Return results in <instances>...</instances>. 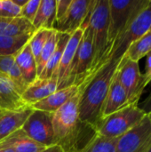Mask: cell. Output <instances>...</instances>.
Returning a JSON list of instances; mask_svg holds the SVG:
<instances>
[{
	"label": "cell",
	"mask_w": 151,
	"mask_h": 152,
	"mask_svg": "<svg viewBox=\"0 0 151 152\" xmlns=\"http://www.w3.org/2000/svg\"><path fill=\"white\" fill-rule=\"evenodd\" d=\"M120 61L121 60H109L92 79H87L88 84L86 81L81 83L82 91L78 103V118L81 122L97 129L112 78Z\"/></svg>",
	"instance_id": "obj_1"
},
{
	"label": "cell",
	"mask_w": 151,
	"mask_h": 152,
	"mask_svg": "<svg viewBox=\"0 0 151 152\" xmlns=\"http://www.w3.org/2000/svg\"><path fill=\"white\" fill-rule=\"evenodd\" d=\"M89 24L93 35V63L85 78L92 79L93 75L103 66L104 58L109 51V0H96L92 10Z\"/></svg>",
	"instance_id": "obj_2"
},
{
	"label": "cell",
	"mask_w": 151,
	"mask_h": 152,
	"mask_svg": "<svg viewBox=\"0 0 151 152\" xmlns=\"http://www.w3.org/2000/svg\"><path fill=\"white\" fill-rule=\"evenodd\" d=\"M151 0H109V51L104 58L103 65L108 61V56L112 46L126 31L134 19L144 11Z\"/></svg>",
	"instance_id": "obj_3"
},
{
	"label": "cell",
	"mask_w": 151,
	"mask_h": 152,
	"mask_svg": "<svg viewBox=\"0 0 151 152\" xmlns=\"http://www.w3.org/2000/svg\"><path fill=\"white\" fill-rule=\"evenodd\" d=\"M147 114L139 104L128 105L104 118L97 126V134L107 138H119L138 125Z\"/></svg>",
	"instance_id": "obj_4"
},
{
	"label": "cell",
	"mask_w": 151,
	"mask_h": 152,
	"mask_svg": "<svg viewBox=\"0 0 151 152\" xmlns=\"http://www.w3.org/2000/svg\"><path fill=\"white\" fill-rule=\"evenodd\" d=\"M117 77L125 89L130 104H139V100L148 86L137 61L127 59L125 55L117 69Z\"/></svg>",
	"instance_id": "obj_5"
},
{
	"label": "cell",
	"mask_w": 151,
	"mask_h": 152,
	"mask_svg": "<svg viewBox=\"0 0 151 152\" xmlns=\"http://www.w3.org/2000/svg\"><path fill=\"white\" fill-rule=\"evenodd\" d=\"M82 87L80 86L77 94L53 113L52 122L54 134V144H60L67 139L80 121L78 118V103Z\"/></svg>",
	"instance_id": "obj_6"
},
{
	"label": "cell",
	"mask_w": 151,
	"mask_h": 152,
	"mask_svg": "<svg viewBox=\"0 0 151 152\" xmlns=\"http://www.w3.org/2000/svg\"><path fill=\"white\" fill-rule=\"evenodd\" d=\"M151 28V3L132 22L126 31L122 35L118 41L112 46L108 56L109 60L118 61L123 58L131 44L138 40L150 30ZM107 61V62H108Z\"/></svg>",
	"instance_id": "obj_7"
},
{
	"label": "cell",
	"mask_w": 151,
	"mask_h": 152,
	"mask_svg": "<svg viewBox=\"0 0 151 152\" xmlns=\"http://www.w3.org/2000/svg\"><path fill=\"white\" fill-rule=\"evenodd\" d=\"M93 63V35L90 24L84 29L69 77L68 86L81 84L87 77Z\"/></svg>",
	"instance_id": "obj_8"
},
{
	"label": "cell",
	"mask_w": 151,
	"mask_h": 152,
	"mask_svg": "<svg viewBox=\"0 0 151 152\" xmlns=\"http://www.w3.org/2000/svg\"><path fill=\"white\" fill-rule=\"evenodd\" d=\"M53 113L33 110L22 126L23 132L33 141L45 147L54 144Z\"/></svg>",
	"instance_id": "obj_9"
},
{
	"label": "cell",
	"mask_w": 151,
	"mask_h": 152,
	"mask_svg": "<svg viewBox=\"0 0 151 152\" xmlns=\"http://www.w3.org/2000/svg\"><path fill=\"white\" fill-rule=\"evenodd\" d=\"M151 149V123L148 115L120 136L116 152H149Z\"/></svg>",
	"instance_id": "obj_10"
},
{
	"label": "cell",
	"mask_w": 151,
	"mask_h": 152,
	"mask_svg": "<svg viewBox=\"0 0 151 152\" xmlns=\"http://www.w3.org/2000/svg\"><path fill=\"white\" fill-rule=\"evenodd\" d=\"M94 0H72L64 18L54 26V30L69 35L79 29L89 13Z\"/></svg>",
	"instance_id": "obj_11"
},
{
	"label": "cell",
	"mask_w": 151,
	"mask_h": 152,
	"mask_svg": "<svg viewBox=\"0 0 151 152\" xmlns=\"http://www.w3.org/2000/svg\"><path fill=\"white\" fill-rule=\"evenodd\" d=\"M83 32H84V29L80 28L74 34L70 36L67 43V45L65 47V50L63 52V54H62V57L59 65L57 90L62 89L68 86V82H69V74L71 71L72 63H73L78 45L80 43Z\"/></svg>",
	"instance_id": "obj_12"
},
{
	"label": "cell",
	"mask_w": 151,
	"mask_h": 152,
	"mask_svg": "<svg viewBox=\"0 0 151 152\" xmlns=\"http://www.w3.org/2000/svg\"><path fill=\"white\" fill-rule=\"evenodd\" d=\"M131 105L127 94L121 86L117 77V70L114 74V77L112 78L103 108L101 111V121H102L104 118L110 116L111 114L120 110L121 109ZM100 121V123H101ZM99 126V125H98Z\"/></svg>",
	"instance_id": "obj_13"
},
{
	"label": "cell",
	"mask_w": 151,
	"mask_h": 152,
	"mask_svg": "<svg viewBox=\"0 0 151 152\" xmlns=\"http://www.w3.org/2000/svg\"><path fill=\"white\" fill-rule=\"evenodd\" d=\"M80 86L81 84H74L66 86L62 89L56 90L48 97L33 104L31 108L36 110H42L49 113H53L64 103H66L69 99H71L74 95L77 94V92L80 89Z\"/></svg>",
	"instance_id": "obj_14"
},
{
	"label": "cell",
	"mask_w": 151,
	"mask_h": 152,
	"mask_svg": "<svg viewBox=\"0 0 151 152\" xmlns=\"http://www.w3.org/2000/svg\"><path fill=\"white\" fill-rule=\"evenodd\" d=\"M57 90V80L53 78H39L29 84L21 94L22 101L28 106L42 101Z\"/></svg>",
	"instance_id": "obj_15"
},
{
	"label": "cell",
	"mask_w": 151,
	"mask_h": 152,
	"mask_svg": "<svg viewBox=\"0 0 151 152\" xmlns=\"http://www.w3.org/2000/svg\"><path fill=\"white\" fill-rule=\"evenodd\" d=\"M33 109L29 106L21 110L4 111L0 116V141L21 129Z\"/></svg>",
	"instance_id": "obj_16"
},
{
	"label": "cell",
	"mask_w": 151,
	"mask_h": 152,
	"mask_svg": "<svg viewBox=\"0 0 151 152\" xmlns=\"http://www.w3.org/2000/svg\"><path fill=\"white\" fill-rule=\"evenodd\" d=\"M9 148L14 152H41L46 147L30 139L22 129L0 141V150Z\"/></svg>",
	"instance_id": "obj_17"
},
{
	"label": "cell",
	"mask_w": 151,
	"mask_h": 152,
	"mask_svg": "<svg viewBox=\"0 0 151 152\" xmlns=\"http://www.w3.org/2000/svg\"><path fill=\"white\" fill-rule=\"evenodd\" d=\"M14 59L20 73L28 86L38 77L36 73V62L32 54L28 42L14 56Z\"/></svg>",
	"instance_id": "obj_18"
},
{
	"label": "cell",
	"mask_w": 151,
	"mask_h": 152,
	"mask_svg": "<svg viewBox=\"0 0 151 152\" xmlns=\"http://www.w3.org/2000/svg\"><path fill=\"white\" fill-rule=\"evenodd\" d=\"M69 37H70V35H69V34L58 32L57 42H56V46H55L54 52L52 54L51 58L49 59L48 62L46 63L43 72L38 77L39 78H53L56 80L58 79L59 65H60L63 52L65 50V47L67 45V43H68Z\"/></svg>",
	"instance_id": "obj_19"
},
{
	"label": "cell",
	"mask_w": 151,
	"mask_h": 152,
	"mask_svg": "<svg viewBox=\"0 0 151 152\" xmlns=\"http://www.w3.org/2000/svg\"><path fill=\"white\" fill-rule=\"evenodd\" d=\"M0 98L7 103L13 110H21L27 107V105L21 99V95L19 93L13 81L7 76L0 72Z\"/></svg>",
	"instance_id": "obj_20"
},
{
	"label": "cell",
	"mask_w": 151,
	"mask_h": 152,
	"mask_svg": "<svg viewBox=\"0 0 151 152\" xmlns=\"http://www.w3.org/2000/svg\"><path fill=\"white\" fill-rule=\"evenodd\" d=\"M36 30L32 23L23 17L0 18V36H23L34 34Z\"/></svg>",
	"instance_id": "obj_21"
},
{
	"label": "cell",
	"mask_w": 151,
	"mask_h": 152,
	"mask_svg": "<svg viewBox=\"0 0 151 152\" xmlns=\"http://www.w3.org/2000/svg\"><path fill=\"white\" fill-rule=\"evenodd\" d=\"M56 15V0H41L36 14L32 21L36 30L53 29Z\"/></svg>",
	"instance_id": "obj_22"
},
{
	"label": "cell",
	"mask_w": 151,
	"mask_h": 152,
	"mask_svg": "<svg viewBox=\"0 0 151 152\" xmlns=\"http://www.w3.org/2000/svg\"><path fill=\"white\" fill-rule=\"evenodd\" d=\"M0 72L13 81L19 93L21 95L26 90L28 85L25 83L20 73V70L15 62L14 56H0Z\"/></svg>",
	"instance_id": "obj_23"
},
{
	"label": "cell",
	"mask_w": 151,
	"mask_h": 152,
	"mask_svg": "<svg viewBox=\"0 0 151 152\" xmlns=\"http://www.w3.org/2000/svg\"><path fill=\"white\" fill-rule=\"evenodd\" d=\"M32 35L16 37L0 36V56H15L29 41Z\"/></svg>",
	"instance_id": "obj_24"
},
{
	"label": "cell",
	"mask_w": 151,
	"mask_h": 152,
	"mask_svg": "<svg viewBox=\"0 0 151 152\" xmlns=\"http://www.w3.org/2000/svg\"><path fill=\"white\" fill-rule=\"evenodd\" d=\"M151 51V31H149L128 47L125 56L133 61L139 62Z\"/></svg>",
	"instance_id": "obj_25"
},
{
	"label": "cell",
	"mask_w": 151,
	"mask_h": 152,
	"mask_svg": "<svg viewBox=\"0 0 151 152\" xmlns=\"http://www.w3.org/2000/svg\"><path fill=\"white\" fill-rule=\"evenodd\" d=\"M118 138H107L97 134L81 152H116Z\"/></svg>",
	"instance_id": "obj_26"
},
{
	"label": "cell",
	"mask_w": 151,
	"mask_h": 152,
	"mask_svg": "<svg viewBox=\"0 0 151 152\" xmlns=\"http://www.w3.org/2000/svg\"><path fill=\"white\" fill-rule=\"evenodd\" d=\"M57 35L58 32L54 29L52 30L43 50L42 53L38 58V61H36V73H37V77H39L41 75V73L43 72L46 63L48 62L49 59L51 58L52 54L54 52L55 46H56V42H57Z\"/></svg>",
	"instance_id": "obj_27"
},
{
	"label": "cell",
	"mask_w": 151,
	"mask_h": 152,
	"mask_svg": "<svg viewBox=\"0 0 151 152\" xmlns=\"http://www.w3.org/2000/svg\"><path fill=\"white\" fill-rule=\"evenodd\" d=\"M53 29H44V28H41L36 30L32 37H30L28 44L32 52V54L36 60V62L38 61V58L42 53V50L51 34Z\"/></svg>",
	"instance_id": "obj_28"
},
{
	"label": "cell",
	"mask_w": 151,
	"mask_h": 152,
	"mask_svg": "<svg viewBox=\"0 0 151 152\" xmlns=\"http://www.w3.org/2000/svg\"><path fill=\"white\" fill-rule=\"evenodd\" d=\"M20 17V8L12 0H0V18Z\"/></svg>",
	"instance_id": "obj_29"
},
{
	"label": "cell",
	"mask_w": 151,
	"mask_h": 152,
	"mask_svg": "<svg viewBox=\"0 0 151 152\" xmlns=\"http://www.w3.org/2000/svg\"><path fill=\"white\" fill-rule=\"evenodd\" d=\"M40 2L41 0H28V2L20 8V17H23L32 23L38 10Z\"/></svg>",
	"instance_id": "obj_30"
},
{
	"label": "cell",
	"mask_w": 151,
	"mask_h": 152,
	"mask_svg": "<svg viewBox=\"0 0 151 152\" xmlns=\"http://www.w3.org/2000/svg\"><path fill=\"white\" fill-rule=\"evenodd\" d=\"M72 0H56V15L55 24L60 22L67 13ZM54 24V26H55Z\"/></svg>",
	"instance_id": "obj_31"
},
{
	"label": "cell",
	"mask_w": 151,
	"mask_h": 152,
	"mask_svg": "<svg viewBox=\"0 0 151 152\" xmlns=\"http://www.w3.org/2000/svg\"><path fill=\"white\" fill-rule=\"evenodd\" d=\"M146 56H147V61H146V66H145V73H143V75L149 85L151 82V51Z\"/></svg>",
	"instance_id": "obj_32"
},
{
	"label": "cell",
	"mask_w": 151,
	"mask_h": 152,
	"mask_svg": "<svg viewBox=\"0 0 151 152\" xmlns=\"http://www.w3.org/2000/svg\"><path fill=\"white\" fill-rule=\"evenodd\" d=\"M146 114L150 113L151 111V92L150 95L147 97V99L143 102V103L142 104V106L140 107Z\"/></svg>",
	"instance_id": "obj_33"
},
{
	"label": "cell",
	"mask_w": 151,
	"mask_h": 152,
	"mask_svg": "<svg viewBox=\"0 0 151 152\" xmlns=\"http://www.w3.org/2000/svg\"><path fill=\"white\" fill-rule=\"evenodd\" d=\"M41 152H65V151L58 144H53L52 146L46 147L44 151Z\"/></svg>",
	"instance_id": "obj_34"
},
{
	"label": "cell",
	"mask_w": 151,
	"mask_h": 152,
	"mask_svg": "<svg viewBox=\"0 0 151 152\" xmlns=\"http://www.w3.org/2000/svg\"><path fill=\"white\" fill-rule=\"evenodd\" d=\"M0 110H2V111H7V110H13L0 98Z\"/></svg>",
	"instance_id": "obj_35"
},
{
	"label": "cell",
	"mask_w": 151,
	"mask_h": 152,
	"mask_svg": "<svg viewBox=\"0 0 151 152\" xmlns=\"http://www.w3.org/2000/svg\"><path fill=\"white\" fill-rule=\"evenodd\" d=\"M17 6H19L20 8H22L28 2V0H12Z\"/></svg>",
	"instance_id": "obj_36"
},
{
	"label": "cell",
	"mask_w": 151,
	"mask_h": 152,
	"mask_svg": "<svg viewBox=\"0 0 151 152\" xmlns=\"http://www.w3.org/2000/svg\"><path fill=\"white\" fill-rule=\"evenodd\" d=\"M0 152H14L12 150L9 149V148H6V149H2L0 150Z\"/></svg>",
	"instance_id": "obj_37"
},
{
	"label": "cell",
	"mask_w": 151,
	"mask_h": 152,
	"mask_svg": "<svg viewBox=\"0 0 151 152\" xmlns=\"http://www.w3.org/2000/svg\"><path fill=\"white\" fill-rule=\"evenodd\" d=\"M147 115H148V117H149V118H150V123H151V111L150 112V113H148Z\"/></svg>",
	"instance_id": "obj_38"
},
{
	"label": "cell",
	"mask_w": 151,
	"mask_h": 152,
	"mask_svg": "<svg viewBox=\"0 0 151 152\" xmlns=\"http://www.w3.org/2000/svg\"><path fill=\"white\" fill-rule=\"evenodd\" d=\"M3 112H4V111H2V110H0V116L2 115V113H3Z\"/></svg>",
	"instance_id": "obj_39"
},
{
	"label": "cell",
	"mask_w": 151,
	"mask_h": 152,
	"mask_svg": "<svg viewBox=\"0 0 151 152\" xmlns=\"http://www.w3.org/2000/svg\"><path fill=\"white\" fill-rule=\"evenodd\" d=\"M149 152H151V149H150V151H149Z\"/></svg>",
	"instance_id": "obj_40"
},
{
	"label": "cell",
	"mask_w": 151,
	"mask_h": 152,
	"mask_svg": "<svg viewBox=\"0 0 151 152\" xmlns=\"http://www.w3.org/2000/svg\"><path fill=\"white\" fill-rule=\"evenodd\" d=\"M150 31H151V28H150Z\"/></svg>",
	"instance_id": "obj_41"
}]
</instances>
